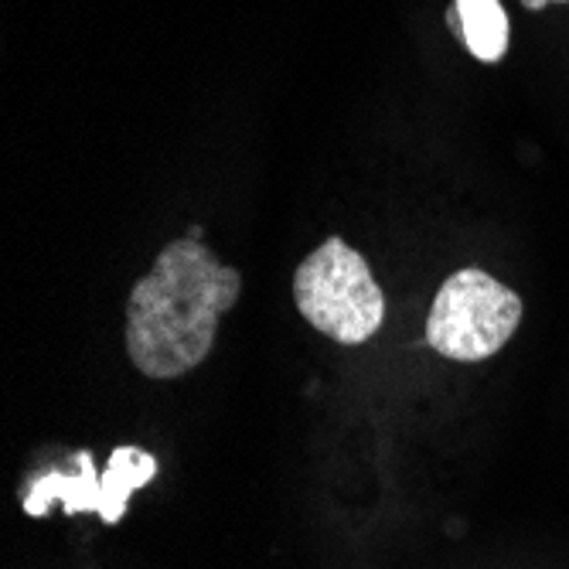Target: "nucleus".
<instances>
[{"label":"nucleus","instance_id":"7ed1b4c3","mask_svg":"<svg viewBox=\"0 0 569 569\" xmlns=\"http://www.w3.org/2000/svg\"><path fill=\"white\" fill-rule=\"evenodd\" d=\"M522 297L481 267H463L443 280L427 315V345L450 361L498 355L522 325Z\"/></svg>","mask_w":569,"mask_h":569},{"label":"nucleus","instance_id":"20e7f679","mask_svg":"<svg viewBox=\"0 0 569 569\" xmlns=\"http://www.w3.org/2000/svg\"><path fill=\"white\" fill-rule=\"evenodd\" d=\"M79 463V475H62V471H51L44 478H38L31 485V491L24 495V511L31 519H41L48 515L51 501H66V511L69 515H79V511H102V475H96V463L86 450H79L76 457Z\"/></svg>","mask_w":569,"mask_h":569},{"label":"nucleus","instance_id":"0eeeda50","mask_svg":"<svg viewBox=\"0 0 569 569\" xmlns=\"http://www.w3.org/2000/svg\"><path fill=\"white\" fill-rule=\"evenodd\" d=\"M549 4H569V0H522L526 11H546Z\"/></svg>","mask_w":569,"mask_h":569},{"label":"nucleus","instance_id":"f03ea898","mask_svg":"<svg viewBox=\"0 0 569 569\" xmlns=\"http://www.w3.org/2000/svg\"><path fill=\"white\" fill-rule=\"evenodd\" d=\"M293 300L303 321L338 345H366L386 321V293L369 260L341 236L325 239L297 267Z\"/></svg>","mask_w":569,"mask_h":569},{"label":"nucleus","instance_id":"423d86ee","mask_svg":"<svg viewBox=\"0 0 569 569\" xmlns=\"http://www.w3.org/2000/svg\"><path fill=\"white\" fill-rule=\"evenodd\" d=\"M150 478H158V457H150L140 447H117L107 471H102V498L107 501H102L99 519L117 526L130 505V495L150 485Z\"/></svg>","mask_w":569,"mask_h":569},{"label":"nucleus","instance_id":"39448f33","mask_svg":"<svg viewBox=\"0 0 569 569\" xmlns=\"http://www.w3.org/2000/svg\"><path fill=\"white\" fill-rule=\"evenodd\" d=\"M450 31L460 34L478 62H501L508 51V14L501 0H453L450 4Z\"/></svg>","mask_w":569,"mask_h":569},{"label":"nucleus","instance_id":"f257e3e1","mask_svg":"<svg viewBox=\"0 0 569 569\" xmlns=\"http://www.w3.org/2000/svg\"><path fill=\"white\" fill-rule=\"evenodd\" d=\"M242 293V273L201 239L168 242L127 300V355L147 379H181L216 348L219 321Z\"/></svg>","mask_w":569,"mask_h":569},{"label":"nucleus","instance_id":"6e6552de","mask_svg":"<svg viewBox=\"0 0 569 569\" xmlns=\"http://www.w3.org/2000/svg\"><path fill=\"white\" fill-rule=\"evenodd\" d=\"M188 236H191V239H201V236H204V229H201V226H191V229H188Z\"/></svg>","mask_w":569,"mask_h":569}]
</instances>
